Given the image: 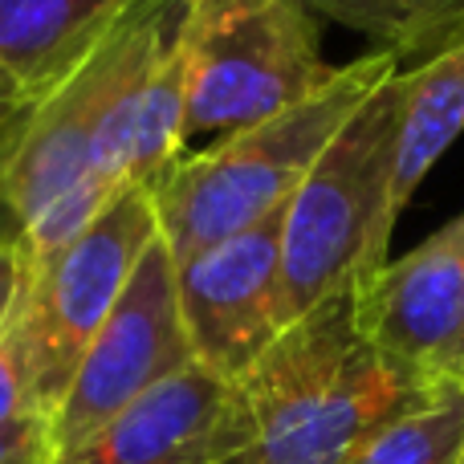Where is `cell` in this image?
Returning a JSON list of instances; mask_svg holds the SVG:
<instances>
[{"mask_svg":"<svg viewBox=\"0 0 464 464\" xmlns=\"http://www.w3.org/2000/svg\"><path fill=\"white\" fill-rule=\"evenodd\" d=\"M436 383L371 346L354 289H343L289 322L225 387L208 464H351L387 420Z\"/></svg>","mask_w":464,"mask_h":464,"instance_id":"cell-1","label":"cell"},{"mask_svg":"<svg viewBox=\"0 0 464 464\" xmlns=\"http://www.w3.org/2000/svg\"><path fill=\"white\" fill-rule=\"evenodd\" d=\"M392 73H400V57L392 49L362 53L351 65H338L334 78L305 102L256 127L232 130L208 151L179 155L147 184L171 261H188L285 208L326 143Z\"/></svg>","mask_w":464,"mask_h":464,"instance_id":"cell-2","label":"cell"},{"mask_svg":"<svg viewBox=\"0 0 464 464\" xmlns=\"http://www.w3.org/2000/svg\"><path fill=\"white\" fill-rule=\"evenodd\" d=\"M179 5L184 0H139L41 102L29 106L5 163V204L24 256L70 245L119 196L94 176L98 135L127 82L176 29Z\"/></svg>","mask_w":464,"mask_h":464,"instance_id":"cell-3","label":"cell"},{"mask_svg":"<svg viewBox=\"0 0 464 464\" xmlns=\"http://www.w3.org/2000/svg\"><path fill=\"white\" fill-rule=\"evenodd\" d=\"M403 135L400 73L383 82L326 143L281 212L285 326L318 302L359 289L387 265L395 228V160Z\"/></svg>","mask_w":464,"mask_h":464,"instance_id":"cell-4","label":"cell"},{"mask_svg":"<svg viewBox=\"0 0 464 464\" xmlns=\"http://www.w3.org/2000/svg\"><path fill=\"white\" fill-rule=\"evenodd\" d=\"M184 147L305 102L334 78L305 0H184Z\"/></svg>","mask_w":464,"mask_h":464,"instance_id":"cell-5","label":"cell"},{"mask_svg":"<svg viewBox=\"0 0 464 464\" xmlns=\"http://www.w3.org/2000/svg\"><path fill=\"white\" fill-rule=\"evenodd\" d=\"M155 237H160V220L147 188H127L70 245L45 256L21 253V289L5 334L24 371L33 403L49 416V424L57 403L70 392L78 362L86 359L94 334L111 318L139 256Z\"/></svg>","mask_w":464,"mask_h":464,"instance_id":"cell-6","label":"cell"},{"mask_svg":"<svg viewBox=\"0 0 464 464\" xmlns=\"http://www.w3.org/2000/svg\"><path fill=\"white\" fill-rule=\"evenodd\" d=\"M196 367L176 294V261L160 237L147 245L119 294L111 318L94 334L86 359L70 379V392L53 411V452L78 449L143 395ZM53 457V460H57Z\"/></svg>","mask_w":464,"mask_h":464,"instance_id":"cell-7","label":"cell"},{"mask_svg":"<svg viewBox=\"0 0 464 464\" xmlns=\"http://www.w3.org/2000/svg\"><path fill=\"white\" fill-rule=\"evenodd\" d=\"M281 212L176 265L179 314L196 367L225 383L245 375L285 330Z\"/></svg>","mask_w":464,"mask_h":464,"instance_id":"cell-8","label":"cell"},{"mask_svg":"<svg viewBox=\"0 0 464 464\" xmlns=\"http://www.w3.org/2000/svg\"><path fill=\"white\" fill-rule=\"evenodd\" d=\"M354 314L387 362L424 383L444 379L464 326V212L362 281Z\"/></svg>","mask_w":464,"mask_h":464,"instance_id":"cell-9","label":"cell"},{"mask_svg":"<svg viewBox=\"0 0 464 464\" xmlns=\"http://www.w3.org/2000/svg\"><path fill=\"white\" fill-rule=\"evenodd\" d=\"M225 379L188 367L53 464H208Z\"/></svg>","mask_w":464,"mask_h":464,"instance_id":"cell-10","label":"cell"},{"mask_svg":"<svg viewBox=\"0 0 464 464\" xmlns=\"http://www.w3.org/2000/svg\"><path fill=\"white\" fill-rule=\"evenodd\" d=\"M139 0H0V70L41 102Z\"/></svg>","mask_w":464,"mask_h":464,"instance_id":"cell-11","label":"cell"},{"mask_svg":"<svg viewBox=\"0 0 464 464\" xmlns=\"http://www.w3.org/2000/svg\"><path fill=\"white\" fill-rule=\"evenodd\" d=\"M403 135L395 160L392 208L400 217L424 176L464 135V21L424 53L416 70H400Z\"/></svg>","mask_w":464,"mask_h":464,"instance_id":"cell-12","label":"cell"},{"mask_svg":"<svg viewBox=\"0 0 464 464\" xmlns=\"http://www.w3.org/2000/svg\"><path fill=\"white\" fill-rule=\"evenodd\" d=\"M464 460V383L440 379L411 408L387 420L351 464H460Z\"/></svg>","mask_w":464,"mask_h":464,"instance_id":"cell-13","label":"cell"},{"mask_svg":"<svg viewBox=\"0 0 464 464\" xmlns=\"http://www.w3.org/2000/svg\"><path fill=\"white\" fill-rule=\"evenodd\" d=\"M318 16L367 33L379 49L403 53H428L440 37L464 21V0H305Z\"/></svg>","mask_w":464,"mask_h":464,"instance_id":"cell-14","label":"cell"},{"mask_svg":"<svg viewBox=\"0 0 464 464\" xmlns=\"http://www.w3.org/2000/svg\"><path fill=\"white\" fill-rule=\"evenodd\" d=\"M53 428L41 411L0 420V464H53Z\"/></svg>","mask_w":464,"mask_h":464,"instance_id":"cell-15","label":"cell"},{"mask_svg":"<svg viewBox=\"0 0 464 464\" xmlns=\"http://www.w3.org/2000/svg\"><path fill=\"white\" fill-rule=\"evenodd\" d=\"M21 269H24L21 232H16V225H8V228H0V334H5V326H8L16 289H21Z\"/></svg>","mask_w":464,"mask_h":464,"instance_id":"cell-16","label":"cell"},{"mask_svg":"<svg viewBox=\"0 0 464 464\" xmlns=\"http://www.w3.org/2000/svg\"><path fill=\"white\" fill-rule=\"evenodd\" d=\"M24 114H29V98H24L21 90H16V82L0 70V135L21 127Z\"/></svg>","mask_w":464,"mask_h":464,"instance_id":"cell-17","label":"cell"},{"mask_svg":"<svg viewBox=\"0 0 464 464\" xmlns=\"http://www.w3.org/2000/svg\"><path fill=\"white\" fill-rule=\"evenodd\" d=\"M16 130H21V127H16ZM16 130L0 135V228L13 225V217H8V204H5V163H8V151H13V143H16Z\"/></svg>","mask_w":464,"mask_h":464,"instance_id":"cell-18","label":"cell"},{"mask_svg":"<svg viewBox=\"0 0 464 464\" xmlns=\"http://www.w3.org/2000/svg\"><path fill=\"white\" fill-rule=\"evenodd\" d=\"M444 379H457V383H464V326H460L457 346H452V359H449V371H444Z\"/></svg>","mask_w":464,"mask_h":464,"instance_id":"cell-19","label":"cell"},{"mask_svg":"<svg viewBox=\"0 0 464 464\" xmlns=\"http://www.w3.org/2000/svg\"><path fill=\"white\" fill-rule=\"evenodd\" d=\"M460 464H464V460H460Z\"/></svg>","mask_w":464,"mask_h":464,"instance_id":"cell-20","label":"cell"}]
</instances>
